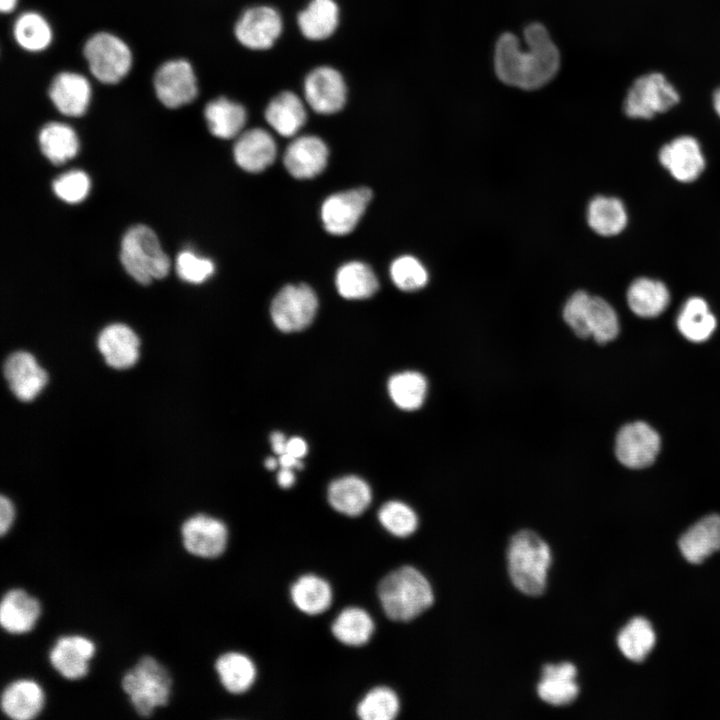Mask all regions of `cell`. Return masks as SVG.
Returning <instances> with one entry per match:
<instances>
[{"label":"cell","mask_w":720,"mask_h":720,"mask_svg":"<svg viewBox=\"0 0 720 720\" xmlns=\"http://www.w3.org/2000/svg\"><path fill=\"white\" fill-rule=\"evenodd\" d=\"M524 40L526 50L512 33H504L498 38L494 52L495 73L507 85L524 90L539 89L558 73L560 54L540 23L526 26Z\"/></svg>","instance_id":"cell-1"},{"label":"cell","mask_w":720,"mask_h":720,"mask_svg":"<svg viewBox=\"0 0 720 720\" xmlns=\"http://www.w3.org/2000/svg\"><path fill=\"white\" fill-rule=\"evenodd\" d=\"M377 596L385 615L397 622L415 619L434 602L428 579L408 565L387 573L377 585Z\"/></svg>","instance_id":"cell-2"},{"label":"cell","mask_w":720,"mask_h":720,"mask_svg":"<svg viewBox=\"0 0 720 720\" xmlns=\"http://www.w3.org/2000/svg\"><path fill=\"white\" fill-rule=\"evenodd\" d=\"M551 561L548 544L535 532L521 530L512 536L507 549L508 573L520 592L541 595L546 588Z\"/></svg>","instance_id":"cell-3"},{"label":"cell","mask_w":720,"mask_h":720,"mask_svg":"<svg viewBox=\"0 0 720 720\" xmlns=\"http://www.w3.org/2000/svg\"><path fill=\"white\" fill-rule=\"evenodd\" d=\"M121 686L134 711L141 717H149L169 703L172 677L163 664L146 655L125 672Z\"/></svg>","instance_id":"cell-4"},{"label":"cell","mask_w":720,"mask_h":720,"mask_svg":"<svg viewBox=\"0 0 720 720\" xmlns=\"http://www.w3.org/2000/svg\"><path fill=\"white\" fill-rule=\"evenodd\" d=\"M120 259L126 272L144 285L164 278L170 267L154 231L141 224L131 227L123 236Z\"/></svg>","instance_id":"cell-5"},{"label":"cell","mask_w":720,"mask_h":720,"mask_svg":"<svg viewBox=\"0 0 720 720\" xmlns=\"http://www.w3.org/2000/svg\"><path fill=\"white\" fill-rule=\"evenodd\" d=\"M680 101L676 87L661 72H649L637 77L627 90L623 109L632 119H651L665 113Z\"/></svg>","instance_id":"cell-6"},{"label":"cell","mask_w":720,"mask_h":720,"mask_svg":"<svg viewBox=\"0 0 720 720\" xmlns=\"http://www.w3.org/2000/svg\"><path fill=\"white\" fill-rule=\"evenodd\" d=\"M83 53L92 75L104 84L120 82L132 66L129 46L111 33L99 32L92 35L86 41Z\"/></svg>","instance_id":"cell-7"},{"label":"cell","mask_w":720,"mask_h":720,"mask_svg":"<svg viewBox=\"0 0 720 720\" xmlns=\"http://www.w3.org/2000/svg\"><path fill=\"white\" fill-rule=\"evenodd\" d=\"M318 309L315 292L306 284L286 285L274 297L270 314L275 326L292 333L307 328Z\"/></svg>","instance_id":"cell-8"},{"label":"cell","mask_w":720,"mask_h":720,"mask_svg":"<svg viewBox=\"0 0 720 720\" xmlns=\"http://www.w3.org/2000/svg\"><path fill=\"white\" fill-rule=\"evenodd\" d=\"M184 549L191 555L203 559L221 556L228 544V528L215 517L196 514L186 519L180 529Z\"/></svg>","instance_id":"cell-9"},{"label":"cell","mask_w":720,"mask_h":720,"mask_svg":"<svg viewBox=\"0 0 720 720\" xmlns=\"http://www.w3.org/2000/svg\"><path fill=\"white\" fill-rule=\"evenodd\" d=\"M153 84L157 98L168 108L186 105L198 94L194 70L184 59L169 60L159 66Z\"/></svg>","instance_id":"cell-10"},{"label":"cell","mask_w":720,"mask_h":720,"mask_svg":"<svg viewBox=\"0 0 720 720\" xmlns=\"http://www.w3.org/2000/svg\"><path fill=\"white\" fill-rule=\"evenodd\" d=\"M372 198L369 188L359 187L329 196L322 204L321 219L325 230L333 235L353 231Z\"/></svg>","instance_id":"cell-11"},{"label":"cell","mask_w":720,"mask_h":720,"mask_svg":"<svg viewBox=\"0 0 720 720\" xmlns=\"http://www.w3.org/2000/svg\"><path fill=\"white\" fill-rule=\"evenodd\" d=\"M305 102L316 113L330 115L340 111L347 99V86L341 73L331 66L311 70L304 80Z\"/></svg>","instance_id":"cell-12"},{"label":"cell","mask_w":720,"mask_h":720,"mask_svg":"<svg viewBox=\"0 0 720 720\" xmlns=\"http://www.w3.org/2000/svg\"><path fill=\"white\" fill-rule=\"evenodd\" d=\"M282 30L283 21L280 13L266 5L246 9L234 27L238 42L251 50L271 48L280 37Z\"/></svg>","instance_id":"cell-13"},{"label":"cell","mask_w":720,"mask_h":720,"mask_svg":"<svg viewBox=\"0 0 720 720\" xmlns=\"http://www.w3.org/2000/svg\"><path fill=\"white\" fill-rule=\"evenodd\" d=\"M660 449L658 433L647 423L638 421L623 426L617 434L615 453L618 460L633 469L651 465Z\"/></svg>","instance_id":"cell-14"},{"label":"cell","mask_w":720,"mask_h":720,"mask_svg":"<svg viewBox=\"0 0 720 720\" xmlns=\"http://www.w3.org/2000/svg\"><path fill=\"white\" fill-rule=\"evenodd\" d=\"M95 652V643L88 637L65 635L59 637L49 651V662L63 678L78 680L88 674Z\"/></svg>","instance_id":"cell-15"},{"label":"cell","mask_w":720,"mask_h":720,"mask_svg":"<svg viewBox=\"0 0 720 720\" xmlns=\"http://www.w3.org/2000/svg\"><path fill=\"white\" fill-rule=\"evenodd\" d=\"M659 161L679 182L695 181L705 168V158L696 138L683 135L662 146Z\"/></svg>","instance_id":"cell-16"},{"label":"cell","mask_w":720,"mask_h":720,"mask_svg":"<svg viewBox=\"0 0 720 720\" xmlns=\"http://www.w3.org/2000/svg\"><path fill=\"white\" fill-rule=\"evenodd\" d=\"M329 151L325 142L314 135L295 138L286 148L283 162L287 171L297 179H310L326 167Z\"/></svg>","instance_id":"cell-17"},{"label":"cell","mask_w":720,"mask_h":720,"mask_svg":"<svg viewBox=\"0 0 720 720\" xmlns=\"http://www.w3.org/2000/svg\"><path fill=\"white\" fill-rule=\"evenodd\" d=\"M3 373L13 394L21 401L33 400L47 383V373L33 355L17 351L8 356Z\"/></svg>","instance_id":"cell-18"},{"label":"cell","mask_w":720,"mask_h":720,"mask_svg":"<svg viewBox=\"0 0 720 720\" xmlns=\"http://www.w3.org/2000/svg\"><path fill=\"white\" fill-rule=\"evenodd\" d=\"M39 600L26 590L13 588L5 592L0 603V624L8 633L18 635L33 630L41 616Z\"/></svg>","instance_id":"cell-19"},{"label":"cell","mask_w":720,"mask_h":720,"mask_svg":"<svg viewBox=\"0 0 720 720\" xmlns=\"http://www.w3.org/2000/svg\"><path fill=\"white\" fill-rule=\"evenodd\" d=\"M277 147L272 135L262 128H252L237 136L234 158L243 170L258 173L275 160Z\"/></svg>","instance_id":"cell-20"},{"label":"cell","mask_w":720,"mask_h":720,"mask_svg":"<svg viewBox=\"0 0 720 720\" xmlns=\"http://www.w3.org/2000/svg\"><path fill=\"white\" fill-rule=\"evenodd\" d=\"M49 97L57 110L70 117L83 115L91 98L89 81L75 72H61L52 80Z\"/></svg>","instance_id":"cell-21"},{"label":"cell","mask_w":720,"mask_h":720,"mask_svg":"<svg viewBox=\"0 0 720 720\" xmlns=\"http://www.w3.org/2000/svg\"><path fill=\"white\" fill-rule=\"evenodd\" d=\"M45 705V694L41 685L32 679H18L10 682L1 694V709L13 720L36 718Z\"/></svg>","instance_id":"cell-22"},{"label":"cell","mask_w":720,"mask_h":720,"mask_svg":"<svg viewBox=\"0 0 720 720\" xmlns=\"http://www.w3.org/2000/svg\"><path fill=\"white\" fill-rule=\"evenodd\" d=\"M98 349L106 363L116 369L134 365L139 355V339L134 331L124 324L106 326L99 334Z\"/></svg>","instance_id":"cell-23"},{"label":"cell","mask_w":720,"mask_h":720,"mask_svg":"<svg viewBox=\"0 0 720 720\" xmlns=\"http://www.w3.org/2000/svg\"><path fill=\"white\" fill-rule=\"evenodd\" d=\"M577 668L570 662L546 664L537 686L539 697L546 703L562 706L573 702L579 693Z\"/></svg>","instance_id":"cell-24"},{"label":"cell","mask_w":720,"mask_h":720,"mask_svg":"<svg viewBox=\"0 0 720 720\" xmlns=\"http://www.w3.org/2000/svg\"><path fill=\"white\" fill-rule=\"evenodd\" d=\"M678 545L688 562L702 563L720 550V515L710 514L697 521L682 534Z\"/></svg>","instance_id":"cell-25"},{"label":"cell","mask_w":720,"mask_h":720,"mask_svg":"<svg viewBox=\"0 0 720 720\" xmlns=\"http://www.w3.org/2000/svg\"><path fill=\"white\" fill-rule=\"evenodd\" d=\"M327 498L335 511L349 517H356L369 507L372 501V491L362 478L348 475L330 483Z\"/></svg>","instance_id":"cell-26"},{"label":"cell","mask_w":720,"mask_h":720,"mask_svg":"<svg viewBox=\"0 0 720 720\" xmlns=\"http://www.w3.org/2000/svg\"><path fill=\"white\" fill-rule=\"evenodd\" d=\"M270 127L283 137L296 135L304 126L307 112L304 101L291 91H283L271 99L265 109Z\"/></svg>","instance_id":"cell-27"},{"label":"cell","mask_w":720,"mask_h":720,"mask_svg":"<svg viewBox=\"0 0 720 720\" xmlns=\"http://www.w3.org/2000/svg\"><path fill=\"white\" fill-rule=\"evenodd\" d=\"M290 598L300 612L316 616L329 609L333 601V591L326 579L308 573L301 575L291 585Z\"/></svg>","instance_id":"cell-28"},{"label":"cell","mask_w":720,"mask_h":720,"mask_svg":"<svg viewBox=\"0 0 720 720\" xmlns=\"http://www.w3.org/2000/svg\"><path fill=\"white\" fill-rule=\"evenodd\" d=\"M215 670L223 688L235 695L247 692L255 683L257 668L246 654L229 651L221 654L215 662Z\"/></svg>","instance_id":"cell-29"},{"label":"cell","mask_w":720,"mask_h":720,"mask_svg":"<svg viewBox=\"0 0 720 720\" xmlns=\"http://www.w3.org/2000/svg\"><path fill=\"white\" fill-rule=\"evenodd\" d=\"M339 7L334 0H311L298 14L301 34L312 41L329 38L339 24Z\"/></svg>","instance_id":"cell-30"},{"label":"cell","mask_w":720,"mask_h":720,"mask_svg":"<svg viewBox=\"0 0 720 720\" xmlns=\"http://www.w3.org/2000/svg\"><path fill=\"white\" fill-rule=\"evenodd\" d=\"M204 117L214 136L231 139L242 133L247 113L240 103L226 97H219L206 104Z\"/></svg>","instance_id":"cell-31"},{"label":"cell","mask_w":720,"mask_h":720,"mask_svg":"<svg viewBox=\"0 0 720 720\" xmlns=\"http://www.w3.org/2000/svg\"><path fill=\"white\" fill-rule=\"evenodd\" d=\"M627 219L626 208L616 197L598 195L587 206L588 226L600 236L611 237L621 233L627 225Z\"/></svg>","instance_id":"cell-32"},{"label":"cell","mask_w":720,"mask_h":720,"mask_svg":"<svg viewBox=\"0 0 720 720\" xmlns=\"http://www.w3.org/2000/svg\"><path fill=\"white\" fill-rule=\"evenodd\" d=\"M669 301L670 294L665 284L651 278H637L627 290L628 305L639 317L658 316L667 308Z\"/></svg>","instance_id":"cell-33"},{"label":"cell","mask_w":720,"mask_h":720,"mask_svg":"<svg viewBox=\"0 0 720 720\" xmlns=\"http://www.w3.org/2000/svg\"><path fill=\"white\" fill-rule=\"evenodd\" d=\"M375 631L371 615L363 608L346 607L331 624V633L337 641L349 647H361L369 642Z\"/></svg>","instance_id":"cell-34"},{"label":"cell","mask_w":720,"mask_h":720,"mask_svg":"<svg viewBox=\"0 0 720 720\" xmlns=\"http://www.w3.org/2000/svg\"><path fill=\"white\" fill-rule=\"evenodd\" d=\"M335 283L339 294L349 300L369 298L379 287L373 270L359 261L342 265L337 271Z\"/></svg>","instance_id":"cell-35"},{"label":"cell","mask_w":720,"mask_h":720,"mask_svg":"<svg viewBox=\"0 0 720 720\" xmlns=\"http://www.w3.org/2000/svg\"><path fill=\"white\" fill-rule=\"evenodd\" d=\"M677 327L689 341L703 342L714 332L716 318L704 299L691 297L684 303L677 317Z\"/></svg>","instance_id":"cell-36"},{"label":"cell","mask_w":720,"mask_h":720,"mask_svg":"<svg viewBox=\"0 0 720 720\" xmlns=\"http://www.w3.org/2000/svg\"><path fill=\"white\" fill-rule=\"evenodd\" d=\"M656 634L644 617L632 618L618 633L617 645L622 654L634 662H642L652 651Z\"/></svg>","instance_id":"cell-37"},{"label":"cell","mask_w":720,"mask_h":720,"mask_svg":"<svg viewBox=\"0 0 720 720\" xmlns=\"http://www.w3.org/2000/svg\"><path fill=\"white\" fill-rule=\"evenodd\" d=\"M39 144L43 154L55 165L73 158L79 149L74 130L63 123L50 122L39 133Z\"/></svg>","instance_id":"cell-38"},{"label":"cell","mask_w":720,"mask_h":720,"mask_svg":"<svg viewBox=\"0 0 720 720\" xmlns=\"http://www.w3.org/2000/svg\"><path fill=\"white\" fill-rule=\"evenodd\" d=\"M387 387L391 400L402 410H417L425 401L427 381L419 372L403 371L394 374Z\"/></svg>","instance_id":"cell-39"},{"label":"cell","mask_w":720,"mask_h":720,"mask_svg":"<svg viewBox=\"0 0 720 720\" xmlns=\"http://www.w3.org/2000/svg\"><path fill=\"white\" fill-rule=\"evenodd\" d=\"M13 35L18 45L29 52H40L52 41V29L47 20L36 12H25L13 24Z\"/></svg>","instance_id":"cell-40"},{"label":"cell","mask_w":720,"mask_h":720,"mask_svg":"<svg viewBox=\"0 0 720 720\" xmlns=\"http://www.w3.org/2000/svg\"><path fill=\"white\" fill-rule=\"evenodd\" d=\"M399 711V697L387 686L373 687L356 706V714L361 720H392Z\"/></svg>","instance_id":"cell-41"},{"label":"cell","mask_w":720,"mask_h":720,"mask_svg":"<svg viewBox=\"0 0 720 720\" xmlns=\"http://www.w3.org/2000/svg\"><path fill=\"white\" fill-rule=\"evenodd\" d=\"M588 328L590 337L600 344L612 341L619 333V321L614 308L599 296L591 295Z\"/></svg>","instance_id":"cell-42"},{"label":"cell","mask_w":720,"mask_h":720,"mask_svg":"<svg viewBox=\"0 0 720 720\" xmlns=\"http://www.w3.org/2000/svg\"><path fill=\"white\" fill-rule=\"evenodd\" d=\"M378 520L387 532L399 538L412 535L418 527L416 512L398 500L384 503L378 511Z\"/></svg>","instance_id":"cell-43"},{"label":"cell","mask_w":720,"mask_h":720,"mask_svg":"<svg viewBox=\"0 0 720 720\" xmlns=\"http://www.w3.org/2000/svg\"><path fill=\"white\" fill-rule=\"evenodd\" d=\"M390 276L394 285L405 292L423 289L429 282V273L425 265L412 255L396 258L391 263Z\"/></svg>","instance_id":"cell-44"},{"label":"cell","mask_w":720,"mask_h":720,"mask_svg":"<svg viewBox=\"0 0 720 720\" xmlns=\"http://www.w3.org/2000/svg\"><path fill=\"white\" fill-rule=\"evenodd\" d=\"M591 295L584 290L575 291L566 301L562 315L566 324L580 338L590 337L588 310Z\"/></svg>","instance_id":"cell-45"},{"label":"cell","mask_w":720,"mask_h":720,"mask_svg":"<svg viewBox=\"0 0 720 720\" xmlns=\"http://www.w3.org/2000/svg\"><path fill=\"white\" fill-rule=\"evenodd\" d=\"M52 187L54 193L63 201L78 203L88 195L90 181L83 171L71 170L56 178Z\"/></svg>","instance_id":"cell-46"},{"label":"cell","mask_w":720,"mask_h":720,"mask_svg":"<svg viewBox=\"0 0 720 720\" xmlns=\"http://www.w3.org/2000/svg\"><path fill=\"white\" fill-rule=\"evenodd\" d=\"M176 271L182 280L199 284L213 274L214 264L207 258H200L193 252L185 250L177 256Z\"/></svg>","instance_id":"cell-47"},{"label":"cell","mask_w":720,"mask_h":720,"mask_svg":"<svg viewBox=\"0 0 720 720\" xmlns=\"http://www.w3.org/2000/svg\"><path fill=\"white\" fill-rule=\"evenodd\" d=\"M15 518V509L9 498L1 495L0 497V534L6 535Z\"/></svg>","instance_id":"cell-48"},{"label":"cell","mask_w":720,"mask_h":720,"mask_svg":"<svg viewBox=\"0 0 720 720\" xmlns=\"http://www.w3.org/2000/svg\"><path fill=\"white\" fill-rule=\"evenodd\" d=\"M307 450H308V446H307L306 441L303 438L294 436V437L287 439L285 453H288L294 457L302 459L306 455Z\"/></svg>","instance_id":"cell-49"},{"label":"cell","mask_w":720,"mask_h":720,"mask_svg":"<svg viewBox=\"0 0 720 720\" xmlns=\"http://www.w3.org/2000/svg\"><path fill=\"white\" fill-rule=\"evenodd\" d=\"M277 482L279 486L284 489L292 487L295 483L294 470L288 468H280L277 473Z\"/></svg>","instance_id":"cell-50"},{"label":"cell","mask_w":720,"mask_h":720,"mask_svg":"<svg viewBox=\"0 0 720 720\" xmlns=\"http://www.w3.org/2000/svg\"><path fill=\"white\" fill-rule=\"evenodd\" d=\"M270 442L274 453L279 456L286 451L287 438L281 432H273L270 436Z\"/></svg>","instance_id":"cell-51"},{"label":"cell","mask_w":720,"mask_h":720,"mask_svg":"<svg viewBox=\"0 0 720 720\" xmlns=\"http://www.w3.org/2000/svg\"><path fill=\"white\" fill-rule=\"evenodd\" d=\"M278 462L280 468H288L292 470L301 469L303 467V463L301 459L294 457L288 453H283L278 456Z\"/></svg>","instance_id":"cell-52"},{"label":"cell","mask_w":720,"mask_h":720,"mask_svg":"<svg viewBox=\"0 0 720 720\" xmlns=\"http://www.w3.org/2000/svg\"><path fill=\"white\" fill-rule=\"evenodd\" d=\"M17 5V0H0V10L2 13L12 12Z\"/></svg>","instance_id":"cell-53"},{"label":"cell","mask_w":720,"mask_h":720,"mask_svg":"<svg viewBox=\"0 0 720 720\" xmlns=\"http://www.w3.org/2000/svg\"><path fill=\"white\" fill-rule=\"evenodd\" d=\"M712 102H713V108L716 112V114L720 118V87H718L714 92L712 96Z\"/></svg>","instance_id":"cell-54"},{"label":"cell","mask_w":720,"mask_h":720,"mask_svg":"<svg viewBox=\"0 0 720 720\" xmlns=\"http://www.w3.org/2000/svg\"><path fill=\"white\" fill-rule=\"evenodd\" d=\"M277 466H279L278 458L274 457H268L265 461V467L268 470H274Z\"/></svg>","instance_id":"cell-55"}]
</instances>
